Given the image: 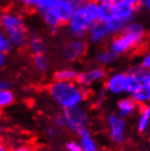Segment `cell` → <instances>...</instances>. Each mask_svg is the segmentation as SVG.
I'll return each instance as SVG.
<instances>
[{
  "label": "cell",
  "instance_id": "obj_37",
  "mask_svg": "<svg viewBox=\"0 0 150 151\" xmlns=\"http://www.w3.org/2000/svg\"><path fill=\"white\" fill-rule=\"evenodd\" d=\"M95 2H98L99 4H114L116 0H94Z\"/></svg>",
  "mask_w": 150,
  "mask_h": 151
},
{
  "label": "cell",
  "instance_id": "obj_7",
  "mask_svg": "<svg viewBox=\"0 0 150 151\" xmlns=\"http://www.w3.org/2000/svg\"><path fill=\"white\" fill-rule=\"evenodd\" d=\"M104 90L112 95L127 93V72H115L110 75L105 80Z\"/></svg>",
  "mask_w": 150,
  "mask_h": 151
},
{
  "label": "cell",
  "instance_id": "obj_32",
  "mask_svg": "<svg viewBox=\"0 0 150 151\" xmlns=\"http://www.w3.org/2000/svg\"><path fill=\"white\" fill-rule=\"evenodd\" d=\"M11 88V83L9 80L6 79H0V90H7Z\"/></svg>",
  "mask_w": 150,
  "mask_h": 151
},
{
  "label": "cell",
  "instance_id": "obj_10",
  "mask_svg": "<svg viewBox=\"0 0 150 151\" xmlns=\"http://www.w3.org/2000/svg\"><path fill=\"white\" fill-rule=\"evenodd\" d=\"M111 9H112V17L123 21L124 23L131 22L137 11V8L129 6L120 0H116L114 4H111Z\"/></svg>",
  "mask_w": 150,
  "mask_h": 151
},
{
  "label": "cell",
  "instance_id": "obj_17",
  "mask_svg": "<svg viewBox=\"0 0 150 151\" xmlns=\"http://www.w3.org/2000/svg\"><path fill=\"white\" fill-rule=\"evenodd\" d=\"M150 125V107L148 105H143L140 113H139L138 122H137V129L139 132H146Z\"/></svg>",
  "mask_w": 150,
  "mask_h": 151
},
{
  "label": "cell",
  "instance_id": "obj_6",
  "mask_svg": "<svg viewBox=\"0 0 150 151\" xmlns=\"http://www.w3.org/2000/svg\"><path fill=\"white\" fill-rule=\"evenodd\" d=\"M106 127L111 141L116 146L124 144L126 139V121L116 113H111L106 117Z\"/></svg>",
  "mask_w": 150,
  "mask_h": 151
},
{
  "label": "cell",
  "instance_id": "obj_38",
  "mask_svg": "<svg viewBox=\"0 0 150 151\" xmlns=\"http://www.w3.org/2000/svg\"><path fill=\"white\" fill-rule=\"evenodd\" d=\"M9 150H10V148L6 145V142L0 140V151H9Z\"/></svg>",
  "mask_w": 150,
  "mask_h": 151
},
{
  "label": "cell",
  "instance_id": "obj_33",
  "mask_svg": "<svg viewBox=\"0 0 150 151\" xmlns=\"http://www.w3.org/2000/svg\"><path fill=\"white\" fill-rule=\"evenodd\" d=\"M21 2H22V4L24 6V7L32 9V8L35 7L36 0H21Z\"/></svg>",
  "mask_w": 150,
  "mask_h": 151
},
{
  "label": "cell",
  "instance_id": "obj_1",
  "mask_svg": "<svg viewBox=\"0 0 150 151\" xmlns=\"http://www.w3.org/2000/svg\"><path fill=\"white\" fill-rule=\"evenodd\" d=\"M47 90L50 98L63 110L81 105L90 93L89 87H80L77 82L57 80L49 83Z\"/></svg>",
  "mask_w": 150,
  "mask_h": 151
},
{
  "label": "cell",
  "instance_id": "obj_39",
  "mask_svg": "<svg viewBox=\"0 0 150 151\" xmlns=\"http://www.w3.org/2000/svg\"><path fill=\"white\" fill-rule=\"evenodd\" d=\"M139 2H140V6H143V7L147 8V9H149L150 0H139Z\"/></svg>",
  "mask_w": 150,
  "mask_h": 151
},
{
  "label": "cell",
  "instance_id": "obj_19",
  "mask_svg": "<svg viewBox=\"0 0 150 151\" xmlns=\"http://www.w3.org/2000/svg\"><path fill=\"white\" fill-rule=\"evenodd\" d=\"M129 95L138 105H146L150 101V88L140 87Z\"/></svg>",
  "mask_w": 150,
  "mask_h": 151
},
{
  "label": "cell",
  "instance_id": "obj_12",
  "mask_svg": "<svg viewBox=\"0 0 150 151\" xmlns=\"http://www.w3.org/2000/svg\"><path fill=\"white\" fill-rule=\"evenodd\" d=\"M76 9L77 8H76L75 4L72 2V0H58L57 4L53 9V11L59 18L61 23L65 24L70 19V17L75 12Z\"/></svg>",
  "mask_w": 150,
  "mask_h": 151
},
{
  "label": "cell",
  "instance_id": "obj_28",
  "mask_svg": "<svg viewBox=\"0 0 150 151\" xmlns=\"http://www.w3.org/2000/svg\"><path fill=\"white\" fill-rule=\"evenodd\" d=\"M65 149H66V151H82L79 141H76V140L68 141L67 144L65 145Z\"/></svg>",
  "mask_w": 150,
  "mask_h": 151
},
{
  "label": "cell",
  "instance_id": "obj_2",
  "mask_svg": "<svg viewBox=\"0 0 150 151\" xmlns=\"http://www.w3.org/2000/svg\"><path fill=\"white\" fill-rule=\"evenodd\" d=\"M100 4L94 0H87L78 7L68 20L67 25L74 37L82 38L88 33L90 27L99 20Z\"/></svg>",
  "mask_w": 150,
  "mask_h": 151
},
{
  "label": "cell",
  "instance_id": "obj_15",
  "mask_svg": "<svg viewBox=\"0 0 150 151\" xmlns=\"http://www.w3.org/2000/svg\"><path fill=\"white\" fill-rule=\"evenodd\" d=\"M79 136H80L79 144L81 146L82 151H101L95 138L92 136V134H90L89 130L82 132Z\"/></svg>",
  "mask_w": 150,
  "mask_h": 151
},
{
  "label": "cell",
  "instance_id": "obj_11",
  "mask_svg": "<svg viewBox=\"0 0 150 151\" xmlns=\"http://www.w3.org/2000/svg\"><path fill=\"white\" fill-rule=\"evenodd\" d=\"M88 37H89V41L93 44H101L105 40L111 36V33H110L109 29L106 27L105 22L103 21H95V22L92 24L88 31Z\"/></svg>",
  "mask_w": 150,
  "mask_h": 151
},
{
  "label": "cell",
  "instance_id": "obj_22",
  "mask_svg": "<svg viewBox=\"0 0 150 151\" xmlns=\"http://www.w3.org/2000/svg\"><path fill=\"white\" fill-rule=\"evenodd\" d=\"M43 20H44V23L47 25V27H49L50 30H57L58 27L63 25L59 18L55 14V12L53 10L43 13Z\"/></svg>",
  "mask_w": 150,
  "mask_h": 151
},
{
  "label": "cell",
  "instance_id": "obj_40",
  "mask_svg": "<svg viewBox=\"0 0 150 151\" xmlns=\"http://www.w3.org/2000/svg\"><path fill=\"white\" fill-rule=\"evenodd\" d=\"M20 1H21V0H20Z\"/></svg>",
  "mask_w": 150,
  "mask_h": 151
},
{
  "label": "cell",
  "instance_id": "obj_21",
  "mask_svg": "<svg viewBox=\"0 0 150 151\" xmlns=\"http://www.w3.org/2000/svg\"><path fill=\"white\" fill-rule=\"evenodd\" d=\"M15 101L14 93L11 91V89L7 90H0V111L7 109L11 106Z\"/></svg>",
  "mask_w": 150,
  "mask_h": 151
},
{
  "label": "cell",
  "instance_id": "obj_3",
  "mask_svg": "<svg viewBox=\"0 0 150 151\" xmlns=\"http://www.w3.org/2000/svg\"><path fill=\"white\" fill-rule=\"evenodd\" d=\"M147 36L146 29L141 23L128 22L124 30L111 41L109 48L118 55H123L143 45Z\"/></svg>",
  "mask_w": 150,
  "mask_h": 151
},
{
  "label": "cell",
  "instance_id": "obj_5",
  "mask_svg": "<svg viewBox=\"0 0 150 151\" xmlns=\"http://www.w3.org/2000/svg\"><path fill=\"white\" fill-rule=\"evenodd\" d=\"M66 117V127L70 129L74 134L81 135L82 132L89 130L90 116L88 111L81 105L63 111Z\"/></svg>",
  "mask_w": 150,
  "mask_h": 151
},
{
  "label": "cell",
  "instance_id": "obj_29",
  "mask_svg": "<svg viewBox=\"0 0 150 151\" xmlns=\"http://www.w3.org/2000/svg\"><path fill=\"white\" fill-rule=\"evenodd\" d=\"M9 151H36L34 149L33 146L27 144H21V145H17L13 148H11Z\"/></svg>",
  "mask_w": 150,
  "mask_h": 151
},
{
  "label": "cell",
  "instance_id": "obj_24",
  "mask_svg": "<svg viewBox=\"0 0 150 151\" xmlns=\"http://www.w3.org/2000/svg\"><path fill=\"white\" fill-rule=\"evenodd\" d=\"M58 0H36L34 9H36L40 13H45L47 11L53 10L57 4Z\"/></svg>",
  "mask_w": 150,
  "mask_h": 151
},
{
  "label": "cell",
  "instance_id": "obj_13",
  "mask_svg": "<svg viewBox=\"0 0 150 151\" xmlns=\"http://www.w3.org/2000/svg\"><path fill=\"white\" fill-rule=\"evenodd\" d=\"M139 105L133 100L131 95L129 96H124L120 99L116 103V114L120 115L123 118H127L131 116L136 111L138 110Z\"/></svg>",
  "mask_w": 150,
  "mask_h": 151
},
{
  "label": "cell",
  "instance_id": "obj_36",
  "mask_svg": "<svg viewBox=\"0 0 150 151\" xmlns=\"http://www.w3.org/2000/svg\"><path fill=\"white\" fill-rule=\"evenodd\" d=\"M6 63H7V56H6V54L0 52V69L4 68Z\"/></svg>",
  "mask_w": 150,
  "mask_h": 151
},
{
  "label": "cell",
  "instance_id": "obj_25",
  "mask_svg": "<svg viewBox=\"0 0 150 151\" xmlns=\"http://www.w3.org/2000/svg\"><path fill=\"white\" fill-rule=\"evenodd\" d=\"M12 47L13 46H12L11 41L9 40V37L6 35L4 31L0 29V52L7 54L11 50Z\"/></svg>",
  "mask_w": 150,
  "mask_h": 151
},
{
  "label": "cell",
  "instance_id": "obj_26",
  "mask_svg": "<svg viewBox=\"0 0 150 151\" xmlns=\"http://www.w3.org/2000/svg\"><path fill=\"white\" fill-rule=\"evenodd\" d=\"M112 17V9L111 4H100V14H99V20L105 22Z\"/></svg>",
  "mask_w": 150,
  "mask_h": 151
},
{
  "label": "cell",
  "instance_id": "obj_27",
  "mask_svg": "<svg viewBox=\"0 0 150 151\" xmlns=\"http://www.w3.org/2000/svg\"><path fill=\"white\" fill-rule=\"evenodd\" d=\"M54 125L56 128H66V117H65L64 112L58 113L54 117Z\"/></svg>",
  "mask_w": 150,
  "mask_h": 151
},
{
  "label": "cell",
  "instance_id": "obj_31",
  "mask_svg": "<svg viewBox=\"0 0 150 151\" xmlns=\"http://www.w3.org/2000/svg\"><path fill=\"white\" fill-rule=\"evenodd\" d=\"M45 134H46V136L48 137V138H50V139H53V138H56L57 137V129L56 127H47L45 130Z\"/></svg>",
  "mask_w": 150,
  "mask_h": 151
},
{
  "label": "cell",
  "instance_id": "obj_4",
  "mask_svg": "<svg viewBox=\"0 0 150 151\" xmlns=\"http://www.w3.org/2000/svg\"><path fill=\"white\" fill-rule=\"evenodd\" d=\"M0 29L4 31L12 46L15 48H24L29 44L30 33L23 17L18 12L4 11L0 14Z\"/></svg>",
  "mask_w": 150,
  "mask_h": 151
},
{
  "label": "cell",
  "instance_id": "obj_8",
  "mask_svg": "<svg viewBox=\"0 0 150 151\" xmlns=\"http://www.w3.org/2000/svg\"><path fill=\"white\" fill-rule=\"evenodd\" d=\"M106 77V71L104 67L98 66V67H92L86 71L78 72L76 82L78 83L80 87H90L91 84L100 81H103Z\"/></svg>",
  "mask_w": 150,
  "mask_h": 151
},
{
  "label": "cell",
  "instance_id": "obj_35",
  "mask_svg": "<svg viewBox=\"0 0 150 151\" xmlns=\"http://www.w3.org/2000/svg\"><path fill=\"white\" fill-rule=\"evenodd\" d=\"M120 1H123L125 4H129V6H133V7H135V8H138L139 6H140L139 0H120Z\"/></svg>",
  "mask_w": 150,
  "mask_h": 151
},
{
  "label": "cell",
  "instance_id": "obj_34",
  "mask_svg": "<svg viewBox=\"0 0 150 151\" xmlns=\"http://www.w3.org/2000/svg\"><path fill=\"white\" fill-rule=\"evenodd\" d=\"M105 94H106L105 90L103 91V92H100V93H99V95L97 96V104H98V105H102V103L104 102Z\"/></svg>",
  "mask_w": 150,
  "mask_h": 151
},
{
  "label": "cell",
  "instance_id": "obj_23",
  "mask_svg": "<svg viewBox=\"0 0 150 151\" xmlns=\"http://www.w3.org/2000/svg\"><path fill=\"white\" fill-rule=\"evenodd\" d=\"M105 24H106V27L109 29L110 33H111V34H115V35L120 33L122 31L124 30L125 25H126V23L116 19V18H114V17H111L109 20H106V21H105Z\"/></svg>",
  "mask_w": 150,
  "mask_h": 151
},
{
  "label": "cell",
  "instance_id": "obj_16",
  "mask_svg": "<svg viewBox=\"0 0 150 151\" xmlns=\"http://www.w3.org/2000/svg\"><path fill=\"white\" fill-rule=\"evenodd\" d=\"M78 76V71L74 68L66 67V68L58 69L54 73V80L57 81H70V82H76Z\"/></svg>",
  "mask_w": 150,
  "mask_h": 151
},
{
  "label": "cell",
  "instance_id": "obj_14",
  "mask_svg": "<svg viewBox=\"0 0 150 151\" xmlns=\"http://www.w3.org/2000/svg\"><path fill=\"white\" fill-rule=\"evenodd\" d=\"M27 46L30 47V52L32 56L47 54V48H46L45 42L43 41L41 35L38 34V33H32V34H30Z\"/></svg>",
  "mask_w": 150,
  "mask_h": 151
},
{
  "label": "cell",
  "instance_id": "obj_20",
  "mask_svg": "<svg viewBox=\"0 0 150 151\" xmlns=\"http://www.w3.org/2000/svg\"><path fill=\"white\" fill-rule=\"evenodd\" d=\"M32 60H33L34 68L40 72L47 71L49 69V67H50V60H49L47 54L32 56Z\"/></svg>",
  "mask_w": 150,
  "mask_h": 151
},
{
  "label": "cell",
  "instance_id": "obj_9",
  "mask_svg": "<svg viewBox=\"0 0 150 151\" xmlns=\"http://www.w3.org/2000/svg\"><path fill=\"white\" fill-rule=\"evenodd\" d=\"M88 45L83 38L75 37L65 45L64 57L69 61H76L82 58L87 53Z\"/></svg>",
  "mask_w": 150,
  "mask_h": 151
},
{
  "label": "cell",
  "instance_id": "obj_18",
  "mask_svg": "<svg viewBox=\"0 0 150 151\" xmlns=\"http://www.w3.org/2000/svg\"><path fill=\"white\" fill-rule=\"evenodd\" d=\"M117 55L110 48H104L97 54V61L102 67L109 66L116 60Z\"/></svg>",
  "mask_w": 150,
  "mask_h": 151
},
{
  "label": "cell",
  "instance_id": "obj_30",
  "mask_svg": "<svg viewBox=\"0 0 150 151\" xmlns=\"http://www.w3.org/2000/svg\"><path fill=\"white\" fill-rule=\"evenodd\" d=\"M139 67H141L144 69H148L150 68V54L146 53L144 54L141 59H140V64H139Z\"/></svg>",
  "mask_w": 150,
  "mask_h": 151
}]
</instances>
